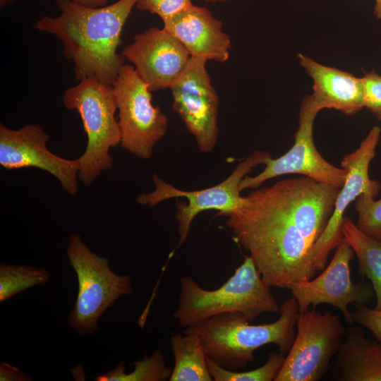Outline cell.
<instances>
[{"label": "cell", "instance_id": "cell-1", "mask_svg": "<svg viewBox=\"0 0 381 381\" xmlns=\"http://www.w3.org/2000/svg\"><path fill=\"white\" fill-rule=\"evenodd\" d=\"M340 188L303 176L255 188L226 218L234 241L249 253L270 286L291 289L311 279L313 246L333 213Z\"/></svg>", "mask_w": 381, "mask_h": 381}, {"label": "cell", "instance_id": "cell-2", "mask_svg": "<svg viewBox=\"0 0 381 381\" xmlns=\"http://www.w3.org/2000/svg\"><path fill=\"white\" fill-rule=\"evenodd\" d=\"M138 1L118 0L92 8L72 0H54L61 14L42 16L34 28L61 41L77 80L93 78L111 85L125 59L117 52L122 30Z\"/></svg>", "mask_w": 381, "mask_h": 381}, {"label": "cell", "instance_id": "cell-3", "mask_svg": "<svg viewBox=\"0 0 381 381\" xmlns=\"http://www.w3.org/2000/svg\"><path fill=\"white\" fill-rule=\"evenodd\" d=\"M280 315L273 322L250 325L241 313H221L181 330L201 339L207 358L231 370L246 368L255 361L260 347L274 344L279 352L289 351L295 338L298 304L292 296L279 306Z\"/></svg>", "mask_w": 381, "mask_h": 381}, {"label": "cell", "instance_id": "cell-4", "mask_svg": "<svg viewBox=\"0 0 381 381\" xmlns=\"http://www.w3.org/2000/svg\"><path fill=\"white\" fill-rule=\"evenodd\" d=\"M174 318L183 328L198 325L229 312L242 313L252 321L263 313H277L279 306L250 255L234 274L217 289L202 288L191 277L181 278Z\"/></svg>", "mask_w": 381, "mask_h": 381}, {"label": "cell", "instance_id": "cell-5", "mask_svg": "<svg viewBox=\"0 0 381 381\" xmlns=\"http://www.w3.org/2000/svg\"><path fill=\"white\" fill-rule=\"evenodd\" d=\"M62 101L66 109L78 112L87 135L86 149L78 158V178L88 186L112 167L109 150L121 142L114 90L95 78H83L65 91Z\"/></svg>", "mask_w": 381, "mask_h": 381}, {"label": "cell", "instance_id": "cell-6", "mask_svg": "<svg viewBox=\"0 0 381 381\" xmlns=\"http://www.w3.org/2000/svg\"><path fill=\"white\" fill-rule=\"evenodd\" d=\"M66 254L78 283L76 301L68 322L79 335L92 334L97 329L102 314L120 297L133 293L131 277L114 273L109 259L92 252L77 232L68 238Z\"/></svg>", "mask_w": 381, "mask_h": 381}, {"label": "cell", "instance_id": "cell-7", "mask_svg": "<svg viewBox=\"0 0 381 381\" xmlns=\"http://www.w3.org/2000/svg\"><path fill=\"white\" fill-rule=\"evenodd\" d=\"M296 332L274 381H319L325 378L331 361L344 339L346 328L337 314L315 308L298 312Z\"/></svg>", "mask_w": 381, "mask_h": 381}, {"label": "cell", "instance_id": "cell-8", "mask_svg": "<svg viewBox=\"0 0 381 381\" xmlns=\"http://www.w3.org/2000/svg\"><path fill=\"white\" fill-rule=\"evenodd\" d=\"M111 85L119 111L120 145L138 158L150 159L167 133L166 115L152 104L149 86L133 66L123 64Z\"/></svg>", "mask_w": 381, "mask_h": 381}, {"label": "cell", "instance_id": "cell-9", "mask_svg": "<svg viewBox=\"0 0 381 381\" xmlns=\"http://www.w3.org/2000/svg\"><path fill=\"white\" fill-rule=\"evenodd\" d=\"M271 157L266 151L255 150L241 161L231 174L222 182L209 188L193 191L183 190L165 182L158 175L152 176L155 189L138 196L137 202L150 207L174 198H185L186 202L177 203L175 219L179 236L178 246L187 240L195 217L206 210H217L218 214L231 210L244 200L239 185L241 180L259 164Z\"/></svg>", "mask_w": 381, "mask_h": 381}, {"label": "cell", "instance_id": "cell-10", "mask_svg": "<svg viewBox=\"0 0 381 381\" xmlns=\"http://www.w3.org/2000/svg\"><path fill=\"white\" fill-rule=\"evenodd\" d=\"M321 110L312 95L306 96L300 105L298 126L294 133L293 146L281 157L269 158L264 164L265 169L258 174L253 176L246 175L240 183V190L255 189L269 179L291 174H301L318 182L341 188L345 182L347 171L325 159L314 144V121Z\"/></svg>", "mask_w": 381, "mask_h": 381}, {"label": "cell", "instance_id": "cell-11", "mask_svg": "<svg viewBox=\"0 0 381 381\" xmlns=\"http://www.w3.org/2000/svg\"><path fill=\"white\" fill-rule=\"evenodd\" d=\"M207 61L204 57L191 56L169 88L173 109L203 153L214 150L219 133V99L206 68Z\"/></svg>", "mask_w": 381, "mask_h": 381}, {"label": "cell", "instance_id": "cell-12", "mask_svg": "<svg viewBox=\"0 0 381 381\" xmlns=\"http://www.w3.org/2000/svg\"><path fill=\"white\" fill-rule=\"evenodd\" d=\"M381 129L373 126L358 147L345 155L341 166L347 171L343 186L337 196L333 213L328 224L315 243L312 251V263L314 270L322 271L327 264L328 255L344 238L342 221L344 214L350 203L361 195L375 198L380 190V183L369 177V166L375 155Z\"/></svg>", "mask_w": 381, "mask_h": 381}, {"label": "cell", "instance_id": "cell-13", "mask_svg": "<svg viewBox=\"0 0 381 381\" xmlns=\"http://www.w3.org/2000/svg\"><path fill=\"white\" fill-rule=\"evenodd\" d=\"M354 251L343 238L335 248L334 256L314 279L294 284L291 291L296 299L298 312H304L310 306L314 308L325 303L336 307L342 313L349 324L353 322L349 304L365 305L371 301L375 292L368 283L354 284L351 279L350 262L354 258Z\"/></svg>", "mask_w": 381, "mask_h": 381}, {"label": "cell", "instance_id": "cell-14", "mask_svg": "<svg viewBox=\"0 0 381 381\" xmlns=\"http://www.w3.org/2000/svg\"><path fill=\"white\" fill-rule=\"evenodd\" d=\"M49 135L38 124L13 130L0 125V164L6 169L35 167L56 177L70 195L78 194L80 163L51 152L47 147Z\"/></svg>", "mask_w": 381, "mask_h": 381}, {"label": "cell", "instance_id": "cell-15", "mask_svg": "<svg viewBox=\"0 0 381 381\" xmlns=\"http://www.w3.org/2000/svg\"><path fill=\"white\" fill-rule=\"evenodd\" d=\"M151 92L170 88L190 56L185 46L164 28H150L136 35L123 52Z\"/></svg>", "mask_w": 381, "mask_h": 381}, {"label": "cell", "instance_id": "cell-16", "mask_svg": "<svg viewBox=\"0 0 381 381\" xmlns=\"http://www.w3.org/2000/svg\"><path fill=\"white\" fill-rule=\"evenodd\" d=\"M163 25L185 46L190 56L219 63L229 59L231 38L223 31L222 20L206 7L192 4Z\"/></svg>", "mask_w": 381, "mask_h": 381}, {"label": "cell", "instance_id": "cell-17", "mask_svg": "<svg viewBox=\"0 0 381 381\" xmlns=\"http://www.w3.org/2000/svg\"><path fill=\"white\" fill-rule=\"evenodd\" d=\"M298 59L313 80L312 96L322 109H334L353 115L363 108L361 78L302 54H298Z\"/></svg>", "mask_w": 381, "mask_h": 381}, {"label": "cell", "instance_id": "cell-18", "mask_svg": "<svg viewBox=\"0 0 381 381\" xmlns=\"http://www.w3.org/2000/svg\"><path fill=\"white\" fill-rule=\"evenodd\" d=\"M325 378L332 381H381V344L368 339L362 326L350 324Z\"/></svg>", "mask_w": 381, "mask_h": 381}, {"label": "cell", "instance_id": "cell-19", "mask_svg": "<svg viewBox=\"0 0 381 381\" xmlns=\"http://www.w3.org/2000/svg\"><path fill=\"white\" fill-rule=\"evenodd\" d=\"M170 341L174 365L169 381L213 380L202 341L198 334H173Z\"/></svg>", "mask_w": 381, "mask_h": 381}, {"label": "cell", "instance_id": "cell-20", "mask_svg": "<svg viewBox=\"0 0 381 381\" xmlns=\"http://www.w3.org/2000/svg\"><path fill=\"white\" fill-rule=\"evenodd\" d=\"M341 230L357 257L359 273L372 283L376 296L375 309L381 310V241L363 234L348 216L344 217Z\"/></svg>", "mask_w": 381, "mask_h": 381}, {"label": "cell", "instance_id": "cell-21", "mask_svg": "<svg viewBox=\"0 0 381 381\" xmlns=\"http://www.w3.org/2000/svg\"><path fill=\"white\" fill-rule=\"evenodd\" d=\"M133 370L125 373V365L120 362L115 368L104 374L97 375V381H165L169 380L171 370L167 366L164 353L160 350L155 351L150 356L145 355L143 358L132 364Z\"/></svg>", "mask_w": 381, "mask_h": 381}, {"label": "cell", "instance_id": "cell-22", "mask_svg": "<svg viewBox=\"0 0 381 381\" xmlns=\"http://www.w3.org/2000/svg\"><path fill=\"white\" fill-rule=\"evenodd\" d=\"M49 279V272L44 268L2 262L0 265V302L32 286H43Z\"/></svg>", "mask_w": 381, "mask_h": 381}, {"label": "cell", "instance_id": "cell-23", "mask_svg": "<svg viewBox=\"0 0 381 381\" xmlns=\"http://www.w3.org/2000/svg\"><path fill=\"white\" fill-rule=\"evenodd\" d=\"M285 353L271 352L262 366L252 370L238 372L225 368L207 358L210 373L214 381H273L285 361Z\"/></svg>", "mask_w": 381, "mask_h": 381}, {"label": "cell", "instance_id": "cell-24", "mask_svg": "<svg viewBox=\"0 0 381 381\" xmlns=\"http://www.w3.org/2000/svg\"><path fill=\"white\" fill-rule=\"evenodd\" d=\"M358 229L368 236L381 241V198L361 195L354 201Z\"/></svg>", "mask_w": 381, "mask_h": 381}, {"label": "cell", "instance_id": "cell-25", "mask_svg": "<svg viewBox=\"0 0 381 381\" xmlns=\"http://www.w3.org/2000/svg\"><path fill=\"white\" fill-rule=\"evenodd\" d=\"M192 4V0H138L135 8L157 15L164 22Z\"/></svg>", "mask_w": 381, "mask_h": 381}, {"label": "cell", "instance_id": "cell-26", "mask_svg": "<svg viewBox=\"0 0 381 381\" xmlns=\"http://www.w3.org/2000/svg\"><path fill=\"white\" fill-rule=\"evenodd\" d=\"M361 80L363 107L381 119V75L373 70L365 72Z\"/></svg>", "mask_w": 381, "mask_h": 381}, {"label": "cell", "instance_id": "cell-27", "mask_svg": "<svg viewBox=\"0 0 381 381\" xmlns=\"http://www.w3.org/2000/svg\"><path fill=\"white\" fill-rule=\"evenodd\" d=\"M351 312L353 322L369 329L381 342V310L370 308L363 304H355Z\"/></svg>", "mask_w": 381, "mask_h": 381}, {"label": "cell", "instance_id": "cell-28", "mask_svg": "<svg viewBox=\"0 0 381 381\" xmlns=\"http://www.w3.org/2000/svg\"><path fill=\"white\" fill-rule=\"evenodd\" d=\"M31 377L18 368L6 363H0L1 381H28Z\"/></svg>", "mask_w": 381, "mask_h": 381}, {"label": "cell", "instance_id": "cell-29", "mask_svg": "<svg viewBox=\"0 0 381 381\" xmlns=\"http://www.w3.org/2000/svg\"><path fill=\"white\" fill-rule=\"evenodd\" d=\"M74 2L83 4L84 6L96 8L104 6L109 0H72Z\"/></svg>", "mask_w": 381, "mask_h": 381}, {"label": "cell", "instance_id": "cell-30", "mask_svg": "<svg viewBox=\"0 0 381 381\" xmlns=\"http://www.w3.org/2000/svg\"><path fill=\"white\" fill-rule=\"evenodd\" d=\"M374 13L381 23V0H375Z\"/></svg>", "mask_w": 381, "mask_h": 381}, {"label": "cell", "instance_id": "cell-31", "mask_svg": "<svg viewBox=\"0 0 381 381\" xmlns=\"http://www.w3.org/2000/svg\"><path fill=\"white\" fill-rule=\"evenodd\" d=\"M18 0H0V8L4 9L6 6H11L17 2Z\"/></svg>", "mask_w": 381, "mask_h": 381}, {"label": "cell", "instance_id": "cell-32", "mask_svg": "<svg viewBox=\"0 0 381 381\" xmlns=\"http://www.w3.org/2000/svg\"><path fill=\"white\" fill-rule=\"evenodd\" d=\"M204 1L207 2V3L216 4V3L226 2V1H228L229 0H204Z\"/></svg>", "mask_w": 381, "mask_h": 381}]
</instances>
